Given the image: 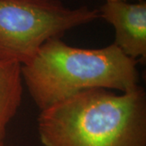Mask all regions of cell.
<instances>
[{"mask_svg": "<svg viewBox=\"0 0 146 146\" xmlns=\"http://www.w3.org/2000/svg\"><path fill=\"white\" fill-rule=\"evenodd\" d=\"M37 131L43 146H146L145 91L84 90L41 110Z\"/></svg>", "mask_w": 146, "mask_h": 146, "instance_id": "1", "label": "cell"}, {"mask_svg": "<svg viewBox=\"0 0 146 146\" xmlns=\"http://www.w3.org/2000/svg\"><path fill=\"white\" fill-rule=\"evenodd\" d=\"M138 63L113 43L83 49L54 38L47 41L21 70L32 100L43 110L86 89L133 90L139 86Z\"/></svg>", "mask_w": 146, "mask_h": 146, "instance_id": "2", "label": "cell"}, {"mask_svg": "<svg viewBox=\"0 0 146 146\" xmlns=\"http://www.w3.org/2000/svg\"><path fill=\"white\" fill-rule=\"evenodd\" d=\"M99 18L98 9L61 0H0V59L25 65L47 41Z\"/></svg>", "mask_w": 146, "mask_h": 146, "instance_id": "3", "label": "cell"}, {"mask_svg": "<svg viewBox=\"0 0 146 146\" xmlns=\"http://www.w3.org/2000/svg\"><path fill=\"white\" fill-rule=\"evenodd\" d=\"M103 18L115 29L113 44L126 56L145 62L146 2H106L99 9Z\"/></svg>", "mask_w": 146, "mask_h": 146, "instance_id": "4", "label": "cell"}, {"mask_svg": "<svg viewBox=\"0 0 146 146\" xmlns=\"http://www.w3.org/2000/svg\"><path fill=\"white\" fill-rule=\"evenodd\" d=\"M22 65L0 59V140H4L7 129L22 102Z\"/></svg>", "mask_w": 146, "mask_h": 146, "instance_id": "5", "label": "cell"}, {"mask_svg": "<svg viewBox=\"0 0 146 146\" xmlns=\"http://www.w3.org/2000/svg\"><path fill=\"white\" fill-rule=\"evenodd\" d=\"M106 2H126L127 0H106Z\"/></svg>", "mask_w": 146, "mask_h": 146, "instance_id": "6", "label": "cell"}, {"mask_svg": "<svg viewBox=\"0 0 146 146\" xmlns=\"http://www.w3.org/2000/svg\"><path fill=\"white\" fill-rule=\"evenodd\" d=\"M0 146H8V145H7L5 143H4V141H3V140H0Z\"/></svg>", "mask_w": 146, "mask_h": 146, "instance_id": "7", "label": "cell"}]
</instances>
